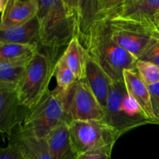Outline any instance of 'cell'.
I'll return each mask as SVG.
<instances>
[{
  "mask_svg": "<svg viewBox=\"0 0 159 159\" xmlns=\"http://www.w3.org/2000/svg\"><path fill=\"white\" fill-rule=\"evenodd\" d=\"M79 40L113 82L124 81L125 70L135 69L137 59L113 40L107 21L93 23Z\"/></svg>",
  "mask_w": 159,
  "mask_h": 159,
  "instance_id": "cell-1",
  "label": "cell"
},
{
  "mask_svg": "<svg viewBox=\"0 0 159 159\" xmlns=\"http://www.w3.org/2000/svg\"><path fill=\"white\" fill-rule=\"evenodd\" d=\"M37 17L42 48L57 57L62 48L75 37L74 18L67 0H37Z\"/></svg>",
  "mask_w": 159,
  "mask_h": 159,
  "instance_id": "cell-2",
  "label": "cell"
},
{
  "mask_svg": "<svg viewBox=\"0 0 159 159\" xmlns=\"http://www.w3.org/2000/svg\"><path fill=\"white\" fill-rule=\"evenodd\" d=\"M58 59L40 48L26 67L17 85V93L20 104L28 111L34 108L50 90L49 84Z\"/></svg>",
  "mask_w": 159,
  "mask_h": 159,
  "instance_id": "cell-3",
  "label": "cell"
},
{
  "mask_svg": "<svg viewBox=\"0 0 159 159\" xmlns=\"http://www.w3.org/2000/svg\"><path fill=\"white\" fill-rule=\"evenodd\" d=\"M102 121L122 135L140 126L154 124L130 96L124 81L112 83Z\"/></svg>",
  "mask_w": 159,
  "mask_h": 159,
  "instance_id": "cell-4",
  "label": "cell"
},
{
  "mask_svg": "<svg viewBox=\"0 0 159 159\" xmlns=\"http://www.w3.org/2000/svg\"><path fill=\"white\" fill-rule=\"evenodd\" d=\"M63 123L68 124L63 91L56 87L49 90L37 106L28 111L23 124L18 128L37 139H45Z\"/></svg>",
  "mask_w": 159,
  "mask_h": 159,
  "instance_id": "cell-5",
  "label": "cell"
},
{
  "mask_svg": "<svg viewBox=\"0 0 159 159\" xmlns=\"http://www.w3.org/2000/svg\"><path fill=\"white\" fill-rule=\"evenodd\" d=\"M113 40L137 60L159 36L156 26L119 17L107 21Z\"/></svg>",
  "mask_w": 159,
  "mask_h": 159,
  "instance_id": "cell-6",
  "label": "cell"
},
{
  "mask_svg": "<svg viewBox=\"0 0 159 159\" xmlns=\"http://www.w3.org/2000/svg\"><path fill=\"white\" fill-rule=\"evenodd\" d=\"M68 125L79 155L92 151L112 153L115 143L122 135L102 120H75Z\"/></svg>",
  "mask_w": 159,
  "mask_h": 159,
  "instance_id": "cell-7",
  "label": "cell"
},
{
  "mask_svg": "<svg viewBox=\"0 0 159 159\" xmlns=\"http://www.w3.org/2000/svg\"><path fill=\"white\" fill-rule=\"evenodd\" d=\"M63 91L68 124L75 120H102L104 110L85 80H77Z\"/></svg>",
  "mask_w": 159,
  "mask_h": 159,
  "instance_id": "cell-8",
  "label": "cell"
},
{
  "mask_svg": "<svg viewBox=\"0 0 159 159\" xmlns=\"http://www.w3.org/2000/svg\"><path fill=\"white\" fill-rule=\"evenodd\" d=\"M122 0H67L74 18L75 37L81 39L95 23L116 16Z\"/></svg>",
  "mask_w": 159,
  "mask_h": 159,
  "instance_id": "cell-9",
  "label": "cell"
},
{
  "mask_svg": "<svg viewBox=\"0 0 159 159\" xmlns=\"http://www.w3.org/2000/svg\"><path fill=\"white\" fill-rule=\"evenodd\" d=\"M27 113L19 100L17 86L0 83V133L10 135L23 124Z\"/></svg>",
  "mask_w": 159,
  "mask_h": 159,
  "instance_id": "cell-10",
  "label": "cell"
},
{
  "mask_svg": "<svg viewBox=\"0 0 159 159\" xmlns=\"http://www.w3.org/2000/svg\"><path fill=\"white\" fill-rule=\"evenodd\" d=\"M116 17L158 28L159 0H122Z\"/></svg>",
  "mask_w": 159,
  "mask_h": 159,
  "instance_id": "cell-11",
  "label": "cell"
},
{
  "mask_svg": "<svg viewBox=\"0 0 159 159\" xmlns=\"http://www.w3.org/2000/svg\"><path fill=\"white\" fill-rule=\"evenodd\" d=\"M37 0H7L0 19V30L20 26L37 16Z\"/></svg>",
  "mask_w": 159,
  "mask_h": 159,
  "instance_id": "cell-12",
  "label": "cell"
},
{
  "mask_svg": "<svg viewBox=\"0 0 159 159\" xmlns=\"http://www.w3.org/2000/svg\"><path fill=\"white\" fill-rule=\"evenodd\" d=\"M0 43H16L42 48L37 17L20 26L0 30Z\"/></svg>",
  "mask_w": 159,
  "mask_h": 159,
  "instance_id": "cell-13",
  "label": "cell"
},
{
  "mask_svg": "<svg viewBox=\"0 0 159 159\" xmlns=\"http://www.w3.org/2000/svg\"><path fill=\"white\" fill-rule=\"evenodd\" d=\"M51 159H77L76 151L70 134L69 125L63 123L45 138Z\"/></svg>",
  "mask_w": 159,
  "mask_h": 159,
  "instance_id": "cell-14",
  "label": "cell"
},
{
  "mask_svg": "<svg viewBox=\"0 0 159 159\" xmlns=\"http://www.w3.org/2000/svg\"><path fill=\"white\" fill-rule=\"evenodd\" d=\"M85 80L104 110L113 82L102 68L87 54Z\"/></svg>",
  "mask_w": 159,
  "mask_h": 159,
  "instance_id": "cell-15",
  "label": "cell"
},
{
  "mask_svg": "<svg viewBox=\"0 0 159 159\" xmlns=\"http://www.w3.org/2000/svg\"><path fill=\"white\" fill-rule=\"evenodd\" d=\"M124 82L130 96L153 124H157L152 111L148 87L141 79L136 68L133 70H125L124 71Z\"/></svg>",
  "mask_w": 159,
  "mask_h": 159,
  "instance_id": "cell-16",
  "label": "cell"
},
{
  "mask_svg": "<svg viewBox=\"0 0 159 159\" xmlns=\"http://www.w3.org/2000/svg\"><path fill=\"white\" fill-rule=\"evenodd\" d=\"M9 136L19 144L26 159H51L45 139L34 138L18 127Z\"/></svg>",
  "mask_w": 159,
  "mask_h": 159,
  "instance_id": "cell-17",
  "label": "cell"
},
{
  "mask_svg": "<svg viewBox=\"0 0 159 159\" xmlns=\"http://www.w3.org/2000/svg\"><path fill=\"white\" fill-rule=\"evenodd\" d=\"M38 50L29 45L0 43V65H27Z\"/></svg>",
  "mask_w": 159,
  "mask_h": 159,
  "instance_id": "cell-18",
  "label": "cell"
},
{
  "mask_svg": "<svg viewBox=\"0 0 159 159\" xmlns=\"http://www.w3.org/2000/svg\"><path fill=\"white\" fill-rule=\"evenodd\" d=\"M61 57L70 69L75 75L77 80H84L86 65V51L76 37L70 41Z\"/></svg>",
  "mask_w": 159,
  "mask_h": 159,
  "instance_id": "cell-19",
  "label": "cell"
},
{
  "mask_svg": "<svg viewBox=\"0 0 159 159\" xmlns=\"http://www.w3.org/2000/svg\"><path fill=\"white\" fill-rule=\"evenodd\" d=\"M54 75L57 81V87L61 90H67L77 81L75 75L68 66L61 55L55 65Z\"/></svg>",
  "mask_w": 159,
  "mask_h": 159,
  "instance_id": "cell-20",
  "label": "cell"
},
{
  "mask_svg": "<svg viewBox=\"0 0 159 159\" xmlns=\"http://www.w3.org/2000/svg\"><path fill=\"white\" fill-rule=\"evenodd\" d=\"M27 65H0V83L17 86Z\"/></svg>",
  "mask_w": 159,
  "mask_h": 159,
  "instance_id": "cell-21",
  "label": "cell"
},
{
  "mask_svg": "<svg viewBox=\"0 0 159 159\" xmlns=\"http://www.w3.org/2000/svg\"><path fill=\"white\" fill-rule=\"evenodd\" d=\"M136 68L143 82L148 86L159 82V67L145 61L137 60Z\"/></svg>",
  "mask_w": 159,
  "mask_h": 159,
  "instance_id": "cell-22",
  "label": "cell"
},
{
  "mask_svg": "<svg viewBox=\"0 0 159 159\" xmlns=\"http://www.w3.org/2000/svg\"><path fill=\"white\" fill-rule=\"evenodd\" d=\"M0 159H26L21 148L16 141L9 138V144L0 148Z\"/></svg>",
  "mask_w": 159,
  "mask_h": 159,
  "instance_id": "cell-23",
  "label": "cell"
},
{
  "mask_svg": "<svg viewBox=\"0 0 159 159\" xmlns=\"http://www.w3.org/2000/svg\"><path fill=\"white\" fill-rule=\"evenodd\" d=\"M138 60L152 62L159 67V36Z\"/></svg>",
  "mask_w": 159,
  "mask_h": 159,
  "instance_id": "cell-24",
  "label": "cell"
},
{
  "mask_svg": "<svg viewBox=\"0 0 159 159\" xmlns=\"http://www.w3.org/2000/svg\"><path fill=\"white\" fill-rule=\"evenodd\" d=\"M149 93H150L151 103H152V111L155 115L157 124L159 122V82L154 85H148Z\"/></svg>",
  "mask_w": 159,
  "mask_h": 159,
  "instance_id": "cell-25",
  "label": "cell"
},
{
  "mask_svg": "<svg viewBox=\"0 0 159 159\" xmlns=\"http://www.w3.org/2000/svg\"><path fill=\"white\" fill-rule=\"evenodd\" d=\"M111 155L107 151H92L80 154L77 159H112Z\"/></svg>",
  "mask_w": 159,
  "mask_h": 159,
  "instance_id": "cell-26",
  "label": "cell"
},
{
  "mask_svg": "<svg viewBox=\"0 0 159 159\" xmlns=\"http://www.w3.org/2000/svg\"><path fill=\"white\" fill-rule=\"evenodd\" d=\"M6 1H7V0H0V13L2 12L5 6H6Z\"/></svg>",
  "mask_w": 159,
  "mask_h": 159,
  "instance_id": "cell-27",
  "label": "cell"
},
{
  "mask_svg": "<svg viewBox=\"0 0 159 159\" xmlns=\"http://www.w3.org/2000/svg\"><path fill=\"white\" fill-rule=\"evenodd\" d=\"M158 30H159V20H158Z\"/></svg>",
  "mask_w": 159,
  "mask_h": 159,
  "instance_id": "cell-28",
  "label": "cell"
},
{
  "mask_svg": "<svg viewBox=\"0 0 159 159\" xmlns=\"http://www.w3.org/2000/svg\"><path fill=\"white\" fill-rule=\"evenodd\" d=\"M158 125H159V122H158Z\"/></svg>",
  "mask_w": 159,
  "mask_h": 159,
  "instance_id": "cell-29",
  "label": "cell"
},
{
  "mask_svg": "<svg viewBox=\"0 0 159 159\" xmlns=\"http://www.w3.org/2000/svg\"><path fill=\"white\" fill-rule=\"evenodd\" d=\"M0 148H1V147H0Z\"/></svg>",
  "mask_w": 159,
  "mask_h": 159,
  "instance_id": "cell-30",
  "label": "cell"
}]
</instances>
